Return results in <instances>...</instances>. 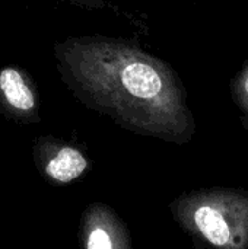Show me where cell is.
<instances>
[{
  "label": "cell",
  "instance_id": "4",
  "mask_svg": "<svg viewBox=\"0 0 248 249\" xmlns=\"http://www.w3.org/2000/svg\"><path fill=\"white\" fill-rule=\"evenodd\" d=\"M0 93L4 102L16 112L29 114L35 109V93L26 74L13 66H4L0 70Z\"/></svg>",
  "mask_w": 248,
  "mask_h": 249
},
{
  "label": "cell",
  "instance_id": "6",
  "mask_svg": "<svg viewBox=\"0 0 248 249\" xmlns=\"http://www.w3.org/2000/svg\"><path fill=\"white\" fill-rule=\"evenodd\" d=\"M231 93L248 127V60L231 80Z\"/></svg>",
  "mask_w": 248,
  "mask_h": 249
},
{
  "label": "cell",
  "instance_id": "5",
  "mask_svg": "<svg viewBox=\"0 0 248 249\" xmlns=\"http://www.w3.org/2000/svg\"><path fill=\"white\" fill-rule=\"evenodd\" d=\"M86 168L88 162L79 150L73 147H63L48 162L47 174L58 182H70L79 178Z\"/></svg>",
  "mask_w": 248,
  "mask_h": 249
},
{
  "label": "cell",
  "instance_id": "2",
  "mask_svg": "<svg viewBox=\"0 0 248 249\" xmlns=\"http://www.w3.org/2000/svg\"><path fill=\"white\" fill-rule=\"evenodd\" d=\"M180 217L216 248L248 249V194H194L180 204Z\"/></svg>",
  "mask_w": 248,
  "mask_h": 249
},
{
  "label": "cell",
  "instance_id": "3",
  "mask_svg": "<svg viewBox=\"0 0 248 249\" xmlns=\"http://www.w3.org/2000/svg\"><path fill=\"white\" fill-rule=\"evenodd\" d=\"M86 249H130L123 225L108 209H96L91 216Z\"/></svg>",
  "mask_w": 248,
  "mask_h": 249
},
{
  "label": "cell",
  "instance_id": "1",
  "mask_svg": "<svg viewBox=\"0 0 248 249\" xmlns=\"http://www.w3.org/2000/svg\"><path fill=\"white\" fill-rule=\"evenodd\" d=\"M54 57L73 93L124 128L171 142L191 137L194 118L178 73L137 42L72 36L56 42Z\"/></svg>",
  "mask_w": 248,
  "mask_h": 249
}]
</instances>
